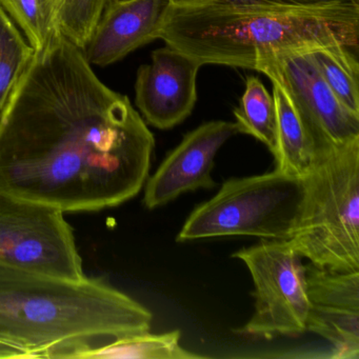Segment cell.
Segmentation results:
<instances>
[{"label": "cell", "instance_id": "1", "mask_svg": "<svg viewBox=\"0 0 359 359\" xmlns=\"http://www.w3.org/2000/svg\"><path fill=\"white\" fill-rule=\"evenodd\" d=\"M154 136L66 37L35 52L0 115V192L96 212L134 198Z\"/></svg>", "mask_w": 359, "mask_h": 359}, {"label": "cell", "instance_id": "2", "mask_svg": "<svg viewBox=\"0 0 359 359\" xmlns=\"http://www.w3.org/2000/svg\"><path fill=\"white\" fill-rule=\"evenodd\" d=\"M358 0H219L170 5L158 39L201 66L255 70L268 52L342 43L358 48Z\"/></svg>", "mask_w": 359, "mask_h": 359}, {"label": "cell", "instance_id": "3", "mask_svg": "<svg viewBox=\"0 0 359 359\" xmlns=\"http://www.w3.org/2000/svg\"><path fill=\"white\" fill-rule=\"evenodd\" d=\"M149 309L100 278L67 280L0 264V342L65 358L94 338L150 331Z\"/></svg>", "mask_w": 359, "mask_h": 359}, {"label": "cell", "instance_id": "4", "mask_svg": "<svg viewBox=\"0 0 359 359\" xmlns=\"http://www.w3.org/2000/svg\"><path fill=\"white\" fill-rule=\"evenodd\" d=\"M306 180L290 243L319 268L359 271V140L317 159Z\"/></svg>", "mask_w": 359, "mask_h": 359}, {"label": "cell", "instance_id": "5", "mask_svg": "<svg viewBox=\"0 0 359 359\" xmlns=\"http://www.w3.org/2000/svg\"><path fill=\"white\" fill-rule=\"evenodd\" d=\"M306 194V177L276 169L262 175L231 178L190 214L176 241L224 236L290 239Z\"/></svg>", "mask_w": 359, "mask_h": 359}, {"label": "cell", "instance_id": "6", "mask_svg": "<svg viewBox=\"0 0 359 359\" xmlns=\"http://www.w3.org/2000/svg\"><path fill=\"white\" fill-rule=\"evenodd\" d=\"M251 273L255 311L239 333L272 339L306 332L310 302L306 264L289 239H262L233 254Z\"/></svg>", "mask_w": 359, "mask_h": 359}, {"label": "cell", "instance_id": "7", "mask_svg": "<svg viewBox=\"0 0 359 359\" xmlns=\"http://www.w3.org/2000/svg\"><path fill=\"white\" fill-rule=\"evenodd\" d=\"M64 214L53 205L0 192V264L67 280L87 278Z\"/></svg>", "mask_w": 359, "mask_h": 359}, {"label": "cell", "instance_id": "8", "mask_svg": "<svg viewBox=\"0 0 359 359\" xmlns=\"http://www.w3.org/2000/svg\"><path fill=\"white\" fill-rule=\"evenodd\" d=\"M255 71L278 83L289 96L315 161L359 140V115L340 102L302 49L262 54Z\"/></svg>", "mask_w": 359, "mask_h": 359}, {"label": "cell", "instance_id": "9", "mask_svg": "<svg viewBox=\"0 0 359 359\" xmlns=\"http://www.w3.org/2000/svg\"><path fill=\"white\" fill-rule=\"evenodd\" d=\"M306 332L332 344L330 358H359V271L336 272L306 266Z\"/></svg>", "mask_w": 359, "mask_h": 359}, {"label": "cell", "instance_id": "10", "mask_svg": "<svg viewBox=\"0 0 359 359\" xmlns=\"http://www.w3.org/2000/svg\"><path fill=\"white\" fill-rule=\"evenodd\" d=\"M239 133L236 123L210 121L193 130L169 153L144 187V203L153 210L184 193L215 187L214 159L222 146Z\"/></svg>", "mask_w": 359, "mask_h": 359}, {"label": "cell", "instance_id": "11", "mask_svg": "<svg viewBox=\"0 0 359 359\" xmlns=\"http://www.w3.org/2000/svg\"><path fill=\"white\" fill-rule=\"evenodd\" d=\"M201 67L192 56L168 45L153 52L151 64L138 69L135 83L136 106L147 123L171 129L192 113Z\"/></svg>", "mask_w": 359, "mask_h": 359}, {"label": "cell", "instance_id": "12", "mask_svg": "<svg viewBox=\"0 0 359 359\" xmlns=\"http://www.w3.org/2000/svg\"><path fill=\"white\" fill-rule=\"evenodd\" d=\"M169 0H111L81 49L91 66L106 67L158 39Z\"/></svg>", "mask_w": 359, "mask_h": 359}, {"label": "cell", "instance_id": "13", "mask_svg": "<svg viewBox=\"0 0 359 359\" xmlns=\"http://www.w3.org/2000/svg\"><path fill=\"white\" fill-rule=\"evenodd\" d=\"M182 332L174 330L161 334L150 331L115 338L100 346H86L72 351L65 358L81 359H199L205 356L195 354L180 346Z\"/></svg>", "mask_w": 359, "mask_h": 359}, {"label": "cell", "instance_id": "14", "mask_svg": "<svg viewBox=\"0 0 359 359\" xmlns=\"http://www.w3.org/2000/svg\"><path fill=\"white\" fill-rule=\"evenodd\" d=\"M271 81L277 113L276 170L287 175L306 177L314 165V153L289 96L278 83Z\"/></svg>", "mask_w": 359, "mask_h": 359}, {"label": "cell", "instance_id": "15", "mask_svg": "<svg viewBox=\"0 0 359 359\" xmlns=\"http://www.w3.org/2000/svg\"><path fill=\"white\" fill-rule=\"evenodd\" d=\"M355 48L331 43L302 48L327 87L351 112L359 115V64Z\"/></svg>", "mask_w": 359, "mask_h": 359}, {"label": "cell", "instance_id": "16", "mask_svg": "<svg viewBox=\"0 0 359 359\" xmlns=\"http://www.w3.org/2000/svg\"><path fill=\"white\" fill-rule=\"evenodd\" d=\"M64 0H0V7L13 20L35 52L60 41Z\"/></svg>", "mask_w": 359, "mask_h": 359}, {"label": "cell", "instance_id": "17", "mask_svg": "<svg viewBox=\"0 0 359 359\" xmlns=\"http://www.w3.org/2000/svg\"><path fill=\"white\" fill-rule=\"evenodd\" d=\"M239 133L253 136L276 157L277 113L273 96L257 77H249L238 108L234 111Z\"/></svg>", "mask_w": 359, "mask_h": 359}, {"label": "cell", "instance_id": "18", "mask_svg": "<svg viewBox=\"0 0 359 359\" xmlns=\"http://www.w3.org/2000/svg\"><path fill=\"white\" fill-rule=\"evenodd\" d=\"M35 51L0 7V115Z\"/></svg>", "mask_w": 359, "mask_h": 359}, {"label": "cell", "instance_id": "19", "mask_svg": "<svg viewBox=\"0 0 359 359\" xmlns=\"http://www.w3.org/2000/svg\"><path fill=\"white\" fill-rule=\"evenodd\" d=\"M219 0H169L170 5L177 7H189V6L205 5V4L215 3Z\"/></svg>", "mask_w": 359, "mask_h": 359}, {"label": "cell", "instance_id": "20", "mask_svg": "<svg viewBox=\"0 0 359 359\" xmlns=\"http://www.w3.org/2000/svg\"><path fill=\"white\" fill-rule=\"evenodd\" d=\"M12 348L11 346L8 344L0 342V358H8L11 355Z\"/></svg>", "mask_w": 359, "mask_h": 359}]
</instances>
